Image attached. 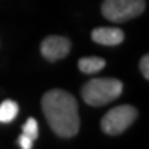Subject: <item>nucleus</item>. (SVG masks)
Returning a JSON list of instances; mask_svg holds the SVG:
<instances>
[{"label":"nucleus","mask_w":149,"mask_h":149,"mask_svg":"<svg viewBox=\"0 0 149 149\" xmlns=\"http://www.w3.org/2000/svg\"><path fill=\"white\" fill-rule=\"evenodd\" d=\"M41 107L50 130L58 137L70 139L78 134L81 126L78 102L70 93L59 88L47 91L41 99Z\"/></svg>","instance_id":"f257e3e1"},{"label":"nucleus","mask_w":149,"mask_h":149,"mask_svg":"<svg viewBox=\"0 0 149 149\" xmlns=\"http://www.w3.org/2000/svg\"><path fill=\"white\" fill-rule=\"evenodd\" d=\"M122 88H123V85L119 79L94 78L82 87L81 94H82L84 102L90 107H104L116 100L122 94Z\"/></svg>","instance_id":"f03ea898"},{"label":"nucleus","mask_w":149,"mask_h":149,"mask_svg":"<svg viewBox=\"0 0 149 149\" xmlns=\"http://www.w3.org/2000/svg\"><path fill=\"white\" fill-rule=\"evenodd\" d=\"M146 8L145 0H104L102 15L116 23H125L134 17L143 14Z\"/></svg>","instance_id":"7ed1b4c3"},{"label":"nucleus","mask_w":149,"mask_h":149,"mask_svg":"<svg viewBox=\"0 0 149 149\" xmlns=\"http://www.w3.org/2000/svg\"><path fill=\"white\" fill-rule=\"evenodd\" d=\"M137 110L131 105H119L108 111L100 120V128L108 135H119L130 128L137 119Z\"/></svg>","instance_id":"20e7f679"},{"label":"nucleus","mask_w":149,"mask_h":149,"mask_svg":"<svg viewBox=\"0 0 149 149\" xmlns=\"http://www.w3.org/2000/svg\"><path fill=\"white\" fill-rule=\"evenodd\" d=\"M41 55L47 59V61H58L63 59L70 53L72 49V43L69 38L61 37V35H50L46 37L41 41Z\"/></svg>","instance_id":"39448f33"},{"label":"nucleus","mask_w":149,"mask_h":149,"mask_svg":"<svg viewBox=\"0 0 149 149\" xmlns=\"http://www.w3.org/2000/svg\"><path fill=\"white\" fill-rule=\"evenodd\" d=\"M125 38V33L119 28H96L91 32V40L102 46H119Z\"/></svg>","instance_id":"423d86ee"},{"label":"nucleus","mask_w":149,"mask_h":149,"mask_svg":"<svg viewBox=\"0 0 149 149\" xmlns=\"http://www.w3.org/2000/svg\"><path fill=\"white\" fill-rule=\"evenodd\" d=\"M105 59L104 58H99V56H85V58H81L78 61V67L79 70L85 73V74H94V73H99L100 70L105 67Z\"/></svg>","instance_id":"0eeeda50"},{"label":"nucleus","mask_w":149,"mask_h":149,"mask_svg":"<svg viewBox=\"0 0 149 149\" xmlns=\"http://www.w3.org/2000/svg\"><path fill=\"white\" fill-rule=\"evenodd\" d=\"M18 116V104L15 100H3L0 104V123H9Z\"/></svg>","instance_id":"6e6552de"},{"label":"nucleus","mask_w":149,"mask_h":149,"mask_svg":"<svg viewBox=\"0 0 149 149\" xmlns=\"http://www.w3.org/2000/svg\"><path fill=\"white\" fill-rule=\"evenodd\" d=\"M22 134L28 135V137L32 139L33 141L37 140V137H38V123L33 117H29L28 120H26V123L23 125V132Z\"/></svg>","instance_id":"1a4fd4ad"},{"label":"nucleus","mask_w":149,"mask_h":149,"mask_svg":"<svg viewBox=\"0 0 149 149\" xmlns=\"http://www.w3.org/2000/svg\"><path fill=\"white\" fill-rule=\"evenodd\" d=\"M17 143H18V146L22 149H32L33 148V140L29 139L28 135H24V134H20Z\"/></svg>","instance_id":"9d476101"},{"label":"nucleus","mask_w":149,"mask_h":149,"mask_svg":"<svg viewBox=\"0 0 149 149\" xmlns=\"http://www.w3.org/2000/svg\"><path fill=\"white\" fill-rule=\"evenodd\" d=\"M140 72L145 76V79H149V55H143L140 59Z\"/></svg>","instance_id":"9b49d317"}]
</instances>
